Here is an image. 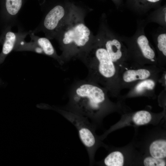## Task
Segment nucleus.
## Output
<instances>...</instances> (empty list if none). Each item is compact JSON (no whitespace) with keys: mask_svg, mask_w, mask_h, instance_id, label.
Masks as SVG:
<instances>
[{"mask_svg":"<svg viewBox=\"0 0 166 166\" xmlns=\"http://www.w3.org/2000/svg\"><path fill=\"white\" fill-rule=\"evenodd\" d=\"M166 69L153 65H141L126 62L118 68V80L121 90L129 89L138 82L151 78H159Z\"/></svg>","mask_w":166,"mask_h":166,"instance_id":"obj_5","label":"nucleus"},{"mask_svg":"<svg viewBox=\"0 0 166 166\" xmlns=\"http://www.w3.org/2000/svg\"><path fill=\"white\" fill-rule=\"evenodd\" d=\"M81 56L88 68L91 81L102 85L112 95L118 96L121 91L118 83V68L103 46L95 38Z\"/></svg>","mask_w":166,"mask_h":166,"instance_id":"obj_2","label":"nucleus"},{"mask_svg":"<svg viewBox=\"0 0 166 166\" xmlns=\"http://www.w3.org/2000/svg\"><path fill=\"white\" fill-rule=\"evenodd\" d=\"M152 118L150 112L146 110H140L136 112L133 117V121L137 125H142L148 123Z\"/></svg>","mask_w":166,"mask_h":166,"instance_id":"obj_18","label":"nucleus"},{"mask_svg":"<svg viewBox=\"0 0 166 166\" xmlns=\"http://www.w3.org/2000/svg\"><path fill=\"white\" fill-rule=\"evenodd\" d=\"M145 166H164L166 162L161 159L156 158L153 157H148L146 158L144 161Z\"/></svg>","mask_w":166,"mask_h":166,"instance_id":"obj_19","label":"nucleus"},{"mask_svg":"<svg viewBox=\"0 0 166 166\" xmlns=\"http://www.w3.org/2000/svg\"><path fill=\"white\" fill-rule=\"evenodd\" d=\"M54 110L60 113L75 127L80 140L87 150L90 165H91L93 162L97 140L93 128L88 119L68 110L57 108H55Z\"/></svg>","mask_w":166,"mask_h":166,"instance_id":"obj_7","label":"nucleus"},{"mask_svg":"<svg viewBox=\"0 0 166 166\" xmlns=\"http://www.w3.org/2000/svg\"><path fill=\"white\" fill-rule=\"evenodd\" d=\"M29 34L31 39V41L41 49L43 54L55 59L59 62H62L60 57L57 54L53 47L48 38L36 36L31 31L29 32Z\"/></svg>","mask_w":166,"mask_h":166,"instance_id":"obj_13","label":"nucleus"},{"mask_svg":"<svg viewBox=\"0 0 166 166\" xmlns=\"http://www.w3.org/2000/svg\"><path fill=\"white\" fill-rule=\"evenodd\" d=\"M166 71L163 72L159 79L158 82L162 84V85L166 88Z\"/></svg>","mask_w":166,"mask_h":166,"instance_id":"obj_20","label":"nucleus"},{"mask_svg":"<svg viewBox=\"0 0 166 166\" xmlns=\"http://www.w3.org/2000/svg\"><path fill=\"white\" fill-rule=\"evenodd\" d=\"M118 8L121 4V0H112Z\"/></svg>","mask_w":166,"mask_h":166,"instance_id":"obj_21","label":"nucleus"},{"mask_svg":"<svg viewBox=\"0 0 166 166\" xmlns=\"http://www.w3.org/2000/svg\"><path fill=\"white\" fill-rule=\"evenodd\" d=\"M108 90L92 81L75 85L71 91L66 110L94 120L109 104Z\"/></svg>","mask_w":166,"mask_h":166,"instance_id":"obj_3","label":"nucleus"},{"mask_svg":"<svg viewBox=\"0 0 166 166\" xmlns=\"http://www.w3.org/2000/svg\"><path fill=\"white\" fill-rule=\"evenodd\" d=\"M81 11L74 3H69L68 14L56 32V38L63 51L61 59L80 56L93 42L90 30L85 24Z\"/></svg>","mask_w":166,"mask_h":166,"instance_id":"obj_1","label":"nucleus"},{"mask_svg":"<svg viewBox=\"0 0 166 166\" xmlns=\"http://www.w3.org/2000/svg\"><path fill=\"white\" fill-rule=\"evenodd\" d=\"M150 153L152 157L162 159L166 156V141L164 140L153 141L149 148Z\"/></svg>","mask_w":166,"mask_h":166,"instance_id":"obj_16","label":"nucleus"},{"mask_svg":"<svg viewBox=\"0 0 166 166\" xmlns=\"http://www.w3.org/2000/svg\"><path fill=\"white\" fill-rule=\"evenodd\" d=\"M69 3H66L65 6L58 4L52 7L45 14L38 27L31 32L34 34L42 31L47 38H53L67 16Z\"/></svg>","mask_w":166,"mask_h":166,"instance_id":"obj_8","label":"nucleus"},{"mask_svg":"<svg viewBox=\"0 0 166 166\" xmlns=\"http://www.w3.org/2000/svg\"><path fill=\"white\" fill-rule=\"evenodd\" d=\"M144 20L147 24L153 22L158 24L160 26L166 27V6L156 9L150 13Z\"/></svg>","mask_w":166,"mask_h":166,"instance_id":"obj_14","label":"nucleus"},{"mask_svg":"<svg viewBox=\"0 0 166 166\" xmlns=\"http://www.w3.org/2000/svg\"><path fill=\"white\" fill-rule=\"evenodd\" d=\"M101 18L99 32L95 38L103 46L111 60L118 68L128 61L127 48L120 35L108 26L105 14Z\"/></svg>","mask_w":166,"mask_h":166,"instance_id":"obj_6","label":"nucleus"},{"mask_svg":"<svg viewBox=\"0 0 166 166\" xmlns=\"http://www.w3.org/2000/svg\"><path fill=\"white\" fill-rule=\"evenodd\" d=\"M159 78H151L141 81L129 89L126 96H152L155 93Z\"/></svg>","mask_w":166,"mask_h":166,"instance_id":"obj_11","label":"nucleus"},{"mask_svg":"<svg viewBox=\"0 0 166 166\" xmlns=\"http://www.w3.org/2000/svg\"><path fill=\"white\" fill-rule=\"evenodd\" d=\"M124 156L119 151H115L109 154L105 159L104 163L107 166H122L124 164Z\"/></svg>","mask_w":166,"mask_h":166,"instance_id":"obj_17","label":"nucleus"},{"mask_svg":"<svg viewBox=\"0 0 166 166\" xmlns=\"http://www.w3.org/2000/svg\"><path fill=\"white\" fill-rule=\"evenodd\" d=\"M29 33V32H23L20 30L17 32L8 30L5 35L2 52L0 55V65L4 61L8 54L12 50H15Z\"/></svg>","mask_w":166,"mask_h":166,"instance_id":"obj_10","label":"nucleus"},{"mask_svg":"<svg viewBox=\"0 0 166 166\" xmlns=\"http://www.w3.org/2000/svg\"><path fill=\"white\" fill-rule=\"evenodd\" d=\"M151 34L157 53L158 65L166 69V27L160 26Z\"/></svg>","mask_w":166,"mask_h":166,"instance_id":"obj_9","label":"nucleus"},{"mask_svg":"<svg viewBox=\"0 0 166 166\" xmlns=\"http://www.w3.org/2000/svg\"><path fill=\"white\" fill-rule=\"evenodd\" d=\"M161 0H127L129 9L139 15L145 14L151 9L159 8Z\"/></svg>","mask_w":166,"mask_h":166,"instance_id":"obj_12","label":"nucleus"},{"mask_svg":"<svg viewBox=\"0 0 166 166\" xmlns=\"http://www.w3.org/2000/svg\"><path fill=\"white\" fill-rule=\"evenodd\" d=\"M22 4V0H5L6 11L13 25L16 24Z\"/></svg>","mask_w":166,"mask_h":166,"instance_id":"obj_15","label":"nucleus"},{"mask_svg":"<svg viewBox=\"0 0 166 166\" xmlns=\"http://www.w3.org/2000/svg\"><path fill=\"white\" fill-rule=\"evenodd\" d=\"M147 25L144 19H138L134 34L131 37L120 35V38L127 48V61L158 66L156 50L144 32Z\"/></svg>","mask_w":166,"mask_h":166,"instance_id":"obj_4","label":"nucleus"}]
</instances>
